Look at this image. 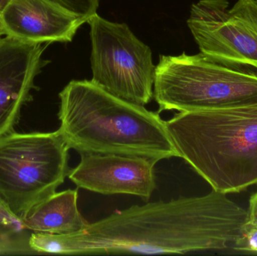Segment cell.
Returning <instances> with one entry per match:
<instances>
[{
    "instance_id": "obj_18",
    "label": "cell",
    "mask_w": 257,
    "mask_h": 256,
    "mask_svg": "<svg viewBox=\"0 0 257 256\" xmlns=\"http://www.w3.org/2000/svg\"><path fill=\"white\" fill-rule=\"evenodd\" d=\"M256 1H257V0H256Z\"/></svg>"
},
{
    "instance_id": "obj_11",
    "label": "cell",
    "mask_w": 257,
    "mask_h": 256,
    "mask_svg": "<svg viewBox=\"0 0 257 256\" xmlns=\"http://www.w3.org/2000/svg\"><path fill=\"white\" fill-rule=\"evenodd\" d=\"M78 192H55L34 204L19 216L24 228L36 233L71 234L82 231L88 222L78 207Z\"/></svg>"
},
{
    "instance_id": "obj_17",
    "label": "cell",
    "mask_w": 257,
    "mask_h": 256,
    "mask_svg": "<svg viewBox=\"0 0 257 256\" xmlns=\"http://www.w3.org/2000/svg\"><path fill=\"white\" fill-rule=\"evenodd\" d=\"M4 36V33H3V30H2L1 27V24H0V39H1L2 37H3Z\"/></svg>"
},
{
    "instance_id": "obj_13",
    "label": "cell",
    "mask_w": 257,
    "mask_h": 256,
    "mask_svg": "<svg viewBox=\"0 0 257 256\" xmlns=\"http://www.w3.org/2000/svg\"><path fill=\"white\" fill-rule=\"evenodd\" d=\"M68 10L87 18L97 13L100 0H53Z\"/></svg>"
},
{
    "instance_id": "obj_6",
    "label": "cell",
    "mask_w": 257,
    "mask_h": 256,
    "mask_svg": "<svg viewBox=\"0 0 257 256\" xmlns=\"http://www.w3.org/2000/svg\"><path fill=\"white\" fill-rule=\"evenodd\" d=\"M90 27L93 83L128 102L145 106L154 97L155 68L152 51L127 24L112 22L97 13Z\"/></svg>"
},
{
    "instance_id": "obj_15",
    "label": "cell",
    "mask_w": 257,
    "mask_h": 256,
    "mask_svg": "<svg viewBox=\"0 0 257 256\" xmlns=\"http://www.w3.org/2000/svg\"><path fill=\"white\" fill-rule=\"evenodd\" d=\"M247 211H248V222L257 223V192L250 198Z\"/></svg>"
},
{
    "instance_id": "obj_4",
    "label": "cell",
    "mask_w": 257,
    "mask_h": 256,
    "mask_svg": "<svg viewBox=\"0 0 257 256\" xmlns=\"http://www.w3.org/2000/svg\"><path fill=\"white\" fill-rule=\"evenodd\" d=\"M158 112L217 109L257 100V72L219 63L202 53L161 55L155 68Z\"/></svg>"
},
{
    "instance_id": "obj_10",
    "label": "cell",
    "mask_w": 257,
    "mask_h": 256,
    "mask_svg": "<svg viewBox=\"0 0 257 256\" xmlns=\"http://www.w3.org/2000/svg\"><path fill=\"white\" fill-rule=\"evenodd\" d=\"M87 22L53 0H11L0 16L4 36L33 43L72 42Z\"/></svg>"
},
{
    "instance_id": "obj_16",
    "label": "cell",
    "mask_w": 257,
    "mask_h": 256,
    "mask_svg": "<svg viewBox=\"0 0 257 256\" xmlns=\"http://www.w3.org/2000/svg\"><path fill=\"white\" fill-rule=\"evenodd\" d=\"M10 2L11 0H0V16H1L2 14L3 13Z\"/></svg>"
},
{
    "instance_id": "obj_9",
    "label": "cell",
    "mask_w": 257,
    "mask_h": 256,
    "mask_svg": "<svg viewBox=\"0 0 257 256\" xmlns=\"http://www.w3.org/2000/svg\"><path fill=\"white\" fill-rule=\"evenodd\" d=\"M48 45L11 36L0 39V138L15 132L23 106L33 99L35 79L46 64L42 55Z\"/></svg>"
},
{
    "instance_id": "obj_5",
    "label": "cell",
    "mask_w": 257,
    "mask_h": 256,
    "mask_svg": "<svg viewBox=\"0 0 257 256\" xmlns=\"http://www.w3.org/2000/svg\"><path fill=\"white\" fill-rule=\"evenodd\" d=\"M69 150L59 131L0 138V199L19 217L55 193L69 175Z\"/></svg>"
},
{
    "instance_id": "obj_1",
    "label": "cell",
    "mask_w": 257,
    "mask_h": 256,
    "mask_svg": "<svg viewBox=\"0 0 257 256\" xmlns=\"http://www.w3.org/2000/svg\"><path fill=\"white\" fill-rule=\"evenodd\" d=\"M248 211L213 189L202 196L133 205L71 234L33 233L34 252L63 255L185 254L232 246Z\"/></svg>"
},
{
    "instance_id": "obj_3",
    "label": "cell",
    "mask_w": 257,
    "mask_h": 256,
    "mask_svg": "<svg viewBox=\"0 0 257 256\" xmlns=\"http://www.w3.org/2000/svg\"><path fill=\"white\" fill-rule=\"evenodd\" d=\"M166 122L181 158L212 189L227 195L257 184V100Z\"/></svg>"
},
{
    "instance_id": "obj_2",
    "label": "cell",
    "mask_w": 257,
    "mask_h": 256,
    "mask_svg": "<svg viewBox=\"0 0 257 256\" xmlns=\"http://www.w3.org/2000/svg\"><path fill=\"white\" fill-rule=\"evenodd\" d=\"M58 131L79 153L180 157L160 113L108 93L92 81H72L59 94Z\"/></svg>"
},
{
    "instance_id": "obj_8",
    "label": "cell",
    "mask_w": 257,
    "mask_h": 256,
    "mask_svg": "<svg viewBox=\"0 0 257 256\" xmlns=\"http://www.w3.org/2000/svg\"><path fill=\"white\" fill-rule=\"evenodd\" d=\"M68 177L77 187L102 195L126 194L148 201L156 188L157 162L142 156L80 153Z\"/></svg>"
},
{
    "instance_id": "obj_14",
    "label": "cell",
    "mask_w": 257,
    "mask_h": 256,
    "mask_svg": "<svg viewBox=\"0 0 257 256\" xmlns=\"http://www.w3.org/2000/svg\"><path fill=\"white\" fill-rule=\"evenodd\" d=\"M232 247L237 250L257 252V223L247 221L241 230V236Z\"/></svg>"
},
{
    "instance_id": "obj_7",
    "label": "cell",
    "mask_w": 257,
    "mask_h": 256,
    "mask_svg": "<svg viewBox=\"0 0 257 256\" xmlns=\"http://www.w3.org/2000/svg\"><path fill=\"white\" fill-rule=\"evenodd\" d=\"M199 0L187 26L200 53L226 66L257 72V1Z\"/></svg>"
},
{
    "instance_id": "obj_12",
    "label": "cell",
    "mask_w": 257,
    "mask_h": 256,
    "mask_svg": "<svg viewBox=\"0 0 257 256\" xmlns=\"http://www.w3.org/2000/svg\"><path fill=\"white\" fill-rule=\"evenodd\" d=\"M27 229L21 219L10 211L0 199V254L24 253L29 246Z\"/></svg>"
}]
</instances>
